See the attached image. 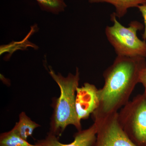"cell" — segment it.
Returning a JSON list of instances; mask_svg holds the SVG:
<instances>
[{
  "mask_svg": "<svg viewBox=\"0 0 146 146\" xmlns=\"http://www.w3.org/2000/svg\"><path fill=\"white\" fill-rule=\"evenodd\" d=\"M145 68L146 58L117 56L103 73L104 85L99 89V106L92 113V118L118 112L126 104Z\"/></svg>",
  "mask_w": 146,
  "mask_h": 146,
  "instance_id": "cell-1",
  "label": "cell"
},
{
  "mask_svg": "<svg viewBox=\"0 0 146 146\" xmlns=\"http://www.w3.org/2000/svg\"><path fill=\"white\" fill-rule=\"evenodd\" d=\"M49 69L50 75L60 89V96L55 106L50 131L58 138L68 125H74L78 131L82 130L81 121L78 117L75 104L80 72L77 68L75 74L70 73L68 76L64 77L60 74H56L50 66Z\"/></svg>",
  "mask_w": 146,
  "mask_h": 146,
  "instance_id": "cell-2",
  "label": "cell"
},
{
  "mask_svg": "<svg viewBox=\"0 0 146 146\" xmlns=\"http://www.w3.org/2000/svg\"><path fill=\"white\" fill-rule=\"evenodd\" d=\"M111 20L114 24L106 27L105 33L117 56L146 58V42L139 39L137 35L138 31L144 28L143 25L133 21L126 27L120 23L113 13L111 15Z\"/></svg>",
  "mask_w": 146,
  "mask_h": 146,
  "instance_id": "cell-3",
  "label": "cell"
},
{
  "mask_svg": "<svg viewBox=\"0 0 146 146\" xmlns=\"http://www.w3.org/2000/svg\"><path fill=\"white\" fill-rule=\"evenodd\" d=\"M120 125L138 146H146V92L129 101L119 112Z\"/></svg>",
  "mask_w": 146,
  "mask_h": 146,
  "instance_id": "cell-4",
  "label": "cell"
},
{
  "mask_svg": "<svg viewBox=\"0 0 146 146\" xmlns=\"http://www.w3.org/2000/svg\"><path fill=\"white\" fill-rule=\"evenodd\" d=\"M93 119L98 126L94 146H138L131 140L120 125L118 112Z\"/></svg>",
  "mask_w": 146,
  "mask_h": 146,
  "instance_id": "cell-5",
  "label": "cell"
},
{
  "mask_svg": "<svg viewBox=\"0 0 146 146\" xmlns=\"http://www.w3.org/2000/svg\"><path fill=\"white\" fill-rule=\"evenodd\" d=\"M99 89L94 84H84L76 91V109L79 119H86L99 107Z\"/></svg>",
  "mask_w": 146,
  "mask_h": 146,
  "instance_id": "cell-6",
  "label": "cell"
},
{
  "mask_svg": "<svg viewBox=\"0 0 146 146\" xmlns=\"http://www.w3.org/2000/svg\"><path fill=\"white\" fill-rule=\"evenodd\" d=\"M98 126L96 123L87 129L79 131L74 135V141L69 144L60 143L58 138L49 133L45 139L37 141L36 145L42 146H94L96 141Z\"/></svg>",
  "mask_w": 146,
  "mask_h": 146,
  "instance_id": "cell-7",
  "label": "cell"
},
{
  "mask_svg": "<svg viewBox=\"0 0 146 146\" xmlns=\"http://www.w3.org/2000/svg\"><path fill=\"white\" fill-rule=\"evenodd\" d=\"M91 3H106L112 5L115 8L114 15L121 18L126 14L127 10L131 7H137L138 6L146 4V0H89Z\"/></svg>",
  "mask_w": 146,
  "mask_h": 146,
  "instance_id": "cell-8",
  "label": "cell"
},
{
  "mask_svg": "<svg viewBox=\"0 0 146 146\" xmlns=\"http://www.w3.org/2000/svg\"><path fill=\"white\" fill-rule=\"evenodd\" d=\"M27 116L25 112H21L19 115V120L12 129L21 138L27 141V138L31 136L35 129L40 127Z\"/></svg>",
  "mask_w": 146,
  "mask_h": 146,
  "instance_id": "cell-9",
  "label": "cell"
},
{
  "mask_svg": "<svg viewBox=\"0 0 146 146\" xmlns=\"http://www.w3.org/2000/svg\"><path fill=\"white\" fill-rule=\"evenodd\" d=\"M31 144L21 138L13 129L1 133L0 136V146H26Z\"/></svg>",
  "mask_w": 146,
  "mask_h": 146,
  "instance_id": "cell-10",
  "label": "cell"
},
{
  "mask_svg": "<svg viewBox=\"0 0 146 146\" xmlns=\"http://www.w3.org/2000/svg\"><path fill=\"white\" fill-rule=\"evenodd\" d=\"M41 8L53 13H58L65 10L67 7L64 0H36Z\"/></svg>",
  "mask_w": 146,
  "mask_h": 146,
  "instance_id": "cell-11",
  "label": "cell"
},
{
  "mask_svg": "<svg viewBox=\"0 0 146 146\" xmlns=\"http://www.w3.org/2000/svg\"><path fill=\"white\" fill-rule=\"evenodd\" d=\"M137 8L139 9L141 14H142L143 18L145 29H144V31L142 37H143V40L145 41L146 40V4L138 6Z\"/></svg>",
  "mask_w": 146,
  "mask_h": 146,
  "instance_id": "cell-12",
  "label": "cell"
},
{
  "mask_svg": "<svg viewBox=\"0 0 146 146\" xmlns=\"http://www.w3.org/2000/svg\"><path fill=\"white\" fill-rule=\"evenodd\" d=\"M139 83L143 84L145 89L144 91L146 92V68H144L141 71L139 79Z\"/></svg>",
  "mask_w": 146,
  "mask_h": 146,
  "instance_id": "cell-13",
  "label": "cell"
},
{
  "mask_svg": "<svg viewBox=\"0 0 146 146\" xmlns=\"http://www.w3.org/2000/svg\"><path fill=\"white\" fill-rule=\"evenodd\" d=\"M26 146H42L40 145H36V144H35V145H32V144H31V145H29Z\"/></svg>",
  "mask_w": 146,
  "mask_h": 146,
  "instance_id": "cell-14",
  "label": "cell"
}]
</instances>
